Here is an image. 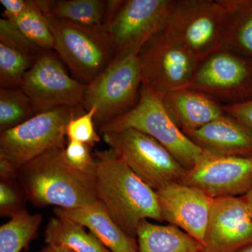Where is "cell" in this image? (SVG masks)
Here are the masks:
<instances>
[{
  "label": "cell",
  "mask_w": 252,
  "mask_h": 252,
  "mask_svg": "<svg viewBox=\"0 0 252 252\" xmlns=\"http://www.w3.org/2000/svg\"><path fill=\"white\" fill-rule=\"evenodd\" d=\"M97 200L127 235L137 238L142 220L163 221L157 191L139 178L112 149L96 151Z\"/></svg>",
  "instance_id": "cell-1"
},
{
  "label": "cell",
  "mask_w": 252,
  "mask_h": 252,
  "mask_svg": "<svg viewBox=\"0 0 252 252\" xmlns=\"http://www.w3.org/2000/svg\"><path fill=\"white\" fill-rule=\"evenodd\" d=\"M64 149H50L19 169L18 181L34 206L76 209L97 201L94 172L72 168Z\"/></svg>",
  "instance_id": "cell-2"
},
{
  "label": "cell",
  "mask_w": 252,
  "mask_h": 252,
  "mask_svg": "<svg viewBox=\"0 0 252 252\" xmlns=\"http://www.w3.org/2000/svg\"><path fill=\"white\" fill-rule=\"evenodd\" d=\"M126 128L135 129L153 137L188 170L195 166L204 153L178 127L162 97L144 86L135 107L101 126L99 132Z\"/></svg>",
  "instance_id": "cell-3"
},
{
  "label": "cell",
  "mask_w": 252,
  "mask_h": 252,
  "mask_svg": "<svg viewBox=\"0 0 252 252\" xmlns=\"http://www.w3.org/2000/svg\"><path fill=\"white\" fill-rule=\"evenodd\" d=\"M225 24L220 0H175L163 31L202 61L221 49Z\"/></svg>",
  "instance_id": "cell-4"
},
{
  "label": "cell",
  "mask_w": 252,
  "mask_h": 252,
  "mask_svg": "<svg viewBox=\"0 0 252 252\" xmlns=\"http://www.w3.org/2000/svg\"><path fill=\"white\" fill-rule=\"evenodd\" d=\"M102 135L109 148L156 191L182 182L187 175L188 170L167 149L144 132L126 128L104 132Z\"/></svg>",
  "instance_id": "cell-5"
},
{
  "label": "cell",
  "mask_w": 252,
  "mask_h": 252,
  "mask_svg": "<svg viewBox=\"0 0 252 252\" xmlns=\"http://www.w3.org/2000/svg\"><path fill=\"white\" fill-rule=\"evenodd\" d=\"M45 16L54 36V51L73 77L89 85L114 59L107 33L61 18Z\"/></svg>",
  "instance_id": "cell-6"
},
{
  "label": "cell",
  "mask_w": 252,
  "mask_h": 252,
  "mask_svg": "<svg viewBox=\"0 0 252 252\" xmlns=\"http://www.w3.org/2000/svg\"><path fill=\"white\" fill-rule=\"evenodd\" d=\"M174 2L175 0H112L105 32L114 59L138 54L149 39L163 31Z\"/></svg>",
  "instance_id": "cell-7"
},
{
  "label": "cell",
  "mask_w": 252,
  "mask_h": 252,
  "mask_svg": "<svg viewBox=\"0 0 252 252\" xmlns=\"http://www.w3.org/2000/svg\"><path fill=\"white\" fill-rule=\"evenodd\" d=\"M82 109L84 107H57L0 132V156L19 170L50 149L64 148L68 124L73 117L86 112Z\"/></svg>",
  "instance_id": "cell-8"
},
{
  "label": "cell",
  "mask_w": 252,
  "mask_h": 252,
  "mask_svg": "<svg viewBox=\"0 0 252 252\" xmlns=\"http://www.w3.org/2000/svg\"><path fill=\"white\" fill-rule=\"evenodd\" d=\"M142 86L137 54L117 58L89 85L83 107L96 109L94 122L99 127L133 108Z\"/></svg>",
  "instance_id": "cell-9"
},
{
  "label": "cell",
  "mask_w": 252,
  "mask_h": 252,
  "mask_svg": "<svg viewBox=\"0 0 252 252\" xmlns=\"http://www.w3.org/2000/svg\"><path fill=\"white\" fill-rule=\"evenodd\" d=\"M142 86L160 97L187 89L201 61L160 32L139 51Z\"/></svg>",
  "instance_id": "cell-10"
},
{
  "label": "cell",
  "mask_w": 252,
  "mask_h": 252,
  "mask_svg": "<svg viewBox=\"0 0 252 252\" xmlns=\"http://www.w3.org/2000/svg\"><path fill=\"white\" fill-rule=\"evenodd\" d=\"M86 88L69 76L59 55L46 51L28 71L21 89L39 114L59 107H83Z\"/></svg>",
  "instance_id": "cell-11"
},
{
  "label": "cell",
  "mask_w": 252,
  "mask_h": 252,
  "mask_svg": "<svg viewBox=\"0 0 252 252\" xmlns=\"http://www.w3.org/2000/svg\"><path fill=\"white\" fill-rule=\"evenodd\" d=\"M187 89L234 104L252 98V61L220 49L199 64Z\"/></svg>",
  "instance_id": "cell-12"
},
{
  "label": "cell",
  "mask_w": 252,
  "mask_h": 252,
  "mask_svg": "<svg viewBox=\"0 0 252 252\" xmlns=\"http://www.w3.org/2000/svg\"><path fill=\"white\" fill-rule=\"evenodd\" d=\"M181 183L201 189L212 198L243 196L252 187V157L204 152Z\"/></svg>",
  "instance_id": "cell-13"
},
{
  "label": "cell",
  "mask_w": 252,
  "mask_h": 252,
  "mask_svg": "<svg viewBox=\"0 0 252 252\" xmlns=\"http://www.w3.org/2000/svg\"><path fill=\"white\" fill-rule=\"evenodd\" d=\"M252 245V218L243 196L214 198L205 252H237Z\"/></svg>",
  "instance_id": "cell-14"
},
{
  "label": "cell",
  "mask_w": 252,
  "mask_h": 252,
  "mask_svg": "<svg viewBox=\"0 0 252 252\" xmlns=\"http://www.w3.org/2000/svg\"><path fill=\"white\" fill-rule=\"evenodd\" d=\"M162 220L203 244L214 198L197 187L171 184L157 190Z\"/></svg>",
  "instance_id": "cell-15"
},
{
  "label": "cell",
  "mask_w": 252,
  "mask_h": 252,
  "mask_svg": "<svg viewBox=\"0 0 252 252\" xmlns=\"http://www.w3.org/2000/svg\"><path fill=\"white\" fill-rule=\"evenodd\" d=\"M184 133L207 153L225 157H252L251 130L227 114L198 130Z\"/></svg>",
  "instance_id": "cell-16"
},
{
  "label": "cell",
  "mask_w": 252,
  "mask_h": 252,
  "mask_svg": "<svg viewBox=\"0 0 252 252\" xmlns=\"http://www.w3.org/2000/svg\"><path fill=\"white\" fill-rule=\"evenodd\" d=\"M54 212L56 217L67 219L87 228L111 252H138L137 238L124 231L99 200L76 209L56 207Z\"/></svg>",
  "instance_id": "cell-17"
},
{
  "label": "cell",
  "mask_w": 252,
  "mask_h": 252,
  "mask_svg": "<svg viewBox=\"0 0 252 252\" xmlns=\"http://www.w3.org/2000/svg\"><path fill=\"white\" fill-rule=\"evenodd\" d=\"M162 99L172 119L183 132L198 130L225 114L220 101L192 89L174 91Z\"/></svg>",
  "instance_id": "cell-18"
},
{
  "label": "cell",
  "mask_w": 252,
  "mask_h": 252,
  "mask_svg": "<svg viewBox=\"0 0 252 252\" xmlns=\"http://www.w3.org/2000/svg\"><path fill=\"white\" fill-rule=\"evenodd\" d=\"M138 252H205L203 245L172 225L141 221L137 232Z\"/></svg>",
  "instance_id": "cell-19"
},
{
  "label": "cell",
  "mask_w": 252,
  "mask_h": 252,
  "mask_svg": "<svg viewBox=\"0 0 252 252\" xmlns=\"http://www.w3.org/2000/svg\"><path fill=\"white\" fill-rule=\"evenodd\" d=\"M39 2L41 11L46 16L61 18L85 27L105 32L109 16V1L43 0Z\"/></svg>",
  "instance_id": "cell-20"
},
{
  "label": "cell",
  "mask_w": 252,
  "mask_h": 252,
  "mask_svg": "<svg viewBox=\"0 0 252 252\" xmlns=\"http://www.w3.org/2000/svg\"><path fill=\"white\" fill-rule=\"evenodd\" d=\"M226 11L221 49L252 61V0H220Z\"/></svg>",
  "instance_id": "cell-21"
},
{
  "label": "cell",
  "mask_w": 252,
  "mask_h": 252,
  "mask_svg": "<svg viewBox=\"0 0 252 252\" xmlns=\"http://www.w3.org/2000/svg\"><path fill=\"white\" fill-rule=\"evenodd\" d=\"M44 238L47 245L64 247L73 252H111L85 227L61 217L48 222Z\"/></svg>",
  "instance_id": "cell-22"
},
{
  "label": "cell",
  "mask_w": 252,
  "mask_h": 252,
  "mask_svg": "<svg viewBox=\"0 0 252 252\" xmlns=\"http://www.w3.org/2000/svg\"><path fill=\"white\" fill-rule=\"evenodd\" d=\"M43 217L25 210L0 227V252H21L36 238Z\"/></svg>",
  "instance_id": "cell-23"
},
{
  "label": "cell",
  "mask_w": 252,
  "mask_h": 252,
  "mask_svg": "<svg viewBox=\"0 0 252 252\" xmlns=\"http://www.w3.org/2000/svg\"><path fill=\"white\" fill-rule=\"evenodd\" d=\"M37 114L22 89H0V132L10 130Z\"/></svg>",
  "instance_id": "cell-24"
},
{
  "label": "cell",
  "mask_w": 252,
  "mask_h": 252,
  "mask_svg": "<svg viewBox=\"0 0 252 252\" xmlns=\"http://www.w3.org/2000/svg\"><path fill=\"white\" fill-rule=\"evenodd\" d=\"M36 59L0 43V89H20Z\"/></svg>",
  "instance_id": "cell-25"
},
{
  "label": "cell",
  "mask_w": 252,
  "mask_h": 252,
  "mask_svg": "<svg viewBox=\"0 0 252 252\" xmlns=\"http://www.w3.org/2000/svg\"><path fill=\"white\" fill-rule=\"evenodd\" d=\"M11 21L17 26L26 37L41 49L54 51V36L38 0L34 1V6L31 9Z\"/></svg>",
  "instance_id": "cell-26"
},
{
  "label": "cell",
  "mask_w": 252,
  "mask_h": 252,
  "mask_svg": "<svg viewBox=\"0 0 252 252\" xmlns=\"http://www.w3.org/2000/svg\"><path fill=\"white\" fill-rule=\"evenodd\" d=\"M96 109L93 107L71 119L66 129L67 141H77L94 147L100 142V137L94 127Z\"/></svg>",
  "instance_id": "cell-27"
},
{
  "label": "cell",
  "mask_w": 252,
  "mask_h": 252,
  "mask_svg": "<svg viewBox=\"0 0 252 252\" xmlns=\"http://www.w3.org/2000/svg\"><path fill=\"white\" fill-rule=\"evenodd\" d=\"M27 196L18 180H0V215L11 218L26 210Z\"/></svg>",
  "instance_id": "cell-28"
},
{
  "label": "cell",
  "mask_w": 252,
  "mask_h": 252,
  "mask_svg": "<svg viewBox=\"0 0 252 252\" xmlns=\"http://www.w3.org/2000/svg\"><path fill=\"white\" fill-rule=\"evenodd\" d=\"M0 43L35 59L46 51L32 42L13 21L4 18L0 19Z\"/></svg>",
  "instance_id": "cell-29"
},
{
  "label": "cell",
  "mask_w": 252,
  "mask_h": 252,
  "mask_svg": "<svg viewBox=\"0 0 252 252\" xmlns=\"http://www.w3.org/2000/svg\"><path fill=\"white\" fill-rule=\"evenodd\" d=\"M93 147L77 141H67L64 149V157L68 165L74 170L84 172H94L95 159L91 154Z\"/></svg>",
  "instance_id": "cell-30"
},
{
  "label": "cell",
  "mask_w": 252,
  "mask_h": 252,
  "mask_svg": "<svg viewBox=\"0 0 252 252\" xmlns=\"http://www.w3.org/2000/svg\"><path fill=\"white\" fill-rule=\"evenodd\" d=\"M225 114L234 118L252 132V98L238 103L223 104Z\"/></svg>",
  "instance_id": "cell-31"
},
{
  "label": "cell",
  "mask_w": 252,
  "mask_h": 252,
  "mask_svg": "<svg viewBox=\"0 0 252 252\" xmlns=\"http://www.w3.org/2000/svg\"><path fill=\"white\" fill-rule=\"evenodd\" d=\"M0 3L4 6L3 16L6 19L14 21L23 13L34 6V1L31 0H0Z\"/></svg>",
  "instance_id": "cell-32"
},
{
  "label": "cell",
  "mask_w": 252,
  "mask_h": 252,
  "mask_svg": "<svg viewBox=\"0 0 252 252\" xmlns=\"http://www.w3.org/2000/svg\"><path fill=\"white\" fill-rule=\"evenodd\" d=\"M18 174L19 170L2 156H0V180H18Z\"/></svg>",
  "instance_id": "cell-33"
},
{
  "label": "cell",
  "mask_w": 252,
  "mask_h": 252,
  "mask_svg": "<svg viewBox=\"0 0 252 252\" xmlns=\"http://www.w3.org/2000/svg\"><path fill=\"white\" fill-rule=\"evenodd\" d=\"M40 252H73L72 250L64 248V247L58 246V245H46Z\"/></svg>",
  "instance_id": "cell-34"
},
{
  "label": "cell",
  "mask_w": 252,
  "mask_h": 252,
  "mask_svg": "<svg viewBox=\"0 0 252 252\" xmlns=\"http://www.w3.org/2000/svg\"><path fill=\"white\" fill-rule=\"evenodd\" d=\"M243 197L252 218V187L249 190L248 193L243 195Z\"/></svg>",
  "instance_id": "cell-35"
},
{
  "label": "cell",
  "mask_w": 252,
  "mask_h": 252,
  "mask_svg": "<svg viewBox=\"0 0 252 252\" xmlns=\"http://www.w3.org/2000/svg\"><path fill=\"white\" fill-rule=\"evenodd\" d=\"M237 252H252V245L245 247V248L241 249V250H239Z\"/></svg>",
  "instance_id": "cell-36"
},
{
  "label": "cell",
  "mask_w": 252,
  "mask_h": 252,
  "mask_svg": "<svg viewBox=\"0 0 252 252\" xmlns=\"http://www.w3.org/2000/svg\"></svg>",
  "instance_id": "cell-37"
}]
</instances>
